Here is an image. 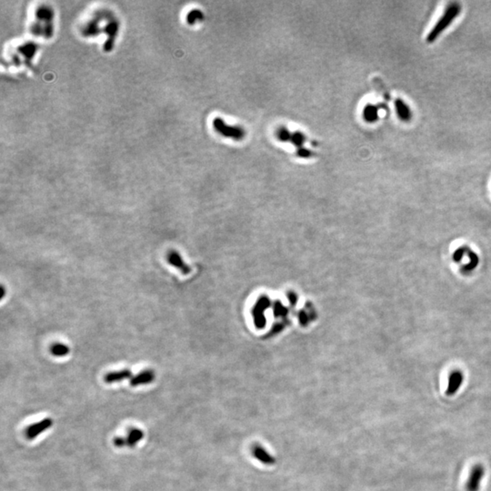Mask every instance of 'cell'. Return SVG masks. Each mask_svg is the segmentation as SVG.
<instances>
[{
    "label": "cell",
    "mask_w": 491,
    "mask_h": 491,
    "mask_svg": "<svg viewBox=\"0 0 491 491\" xmlns=\"http://www.w3.org/2000/svg\"><path fill=\"white\" fill-rule=\"evenodd\" d=\"M144 437V432L137 428H131L128 430L127 436L125 437L126 446L134 447L138 442L141 441Z\"/></svg>",
    "instance_id": "cell-9"
},
{
    "label": "cell",
    "mask_w": 491,
    "mask_h": 491,
    "mask_svg": "<svg viewBox=\"0 0 491 491\" xmlns=\"http://www.w3.org/2000/svg\"><path fill=\"white\" fill-rule=\"evenodd\" d=\"M463 381V376L459 371H455L450 374L448 379V387H447V395H453L461 386Z\"/></svg>",
    "instance_id": "cell-8"
},
{
    "label": "cell",
    "mask_w": 491,
    "mask_h": 491,
    "mask_svg": "<svg viewBox=\"0 0 491 491\" xmlns=\"http://www.w3.org/2000/svg\"><path fill=\"white\" fill-rule=\"evenodd\" d=\"M113 442H114V445L116 447H124V446H126L125 438V437H123V436H117V437H115Z\"/></svg>",
    "instance_id": "cell-12"
},
{
    "label": "cell",
    "mask_w": 491,
    "mask_h": 491,
    "mask_svg": "<svg viewBox=\"0 0 491 491\" xmlns=\"http://www.w3.org/2000/svg\"><path fill=\"white\" fill-rule=\"evenodd\" d=\"M53 425V420L51 419H44V420L38 421L35 424H32L29 427H27L25 431V435L27 436V439H35L38 437L40 434H42L45 431L48 430L49 428H51Z\"/></svg>",
    "instance_id": "cell-2"
},
{
    "label": "cell",
    "mask_w": 491,
    "mask_h": 491,
    "mask_svg": "<svg viewBox=\"0 0 491 491\" xmlns=\"http://www.w3.org/2000/svg\"><path fill=\"white\" fill-rule=\"evenodd\" d=\"M132 377V372L129 369H121V370L114 371L108 373L106 376H104V381L107 384H112L116 382H120L125 380L127 378Z\"/></svg>",
    "instance_id": "cell-7"
},
{
    "label": "cell",
    "mask_w": 491,
    "mask_h": 491,
    "mask_svg": "<svg viewBox=\"0 0 491 491\" xmlns=\"http://www.w3.org/2000/svg\"><path fill=\"white\" fill-rule=\"evenodd\" d=\"M461 11V6L458 3H452L447 6V9L443 16L439 18L436 25L432 28L430 33L427 37V42L432 43L436 38L440 36L443 31H445L449 27L452 22L458 17Z\"/></svg>",
    "instance_id": "cell-1"
},
{
    "label": "cell",
    "mask_w": 491,
    "mask_h": 491,
    "mask_svg": "<svg viewBox=\"0 0 491 491\" xmlns=\"http://www.w3.org/2000/svg\"><path fill=\"white\" fill-rule=\"evenodd\" d=\"M155 372L151 369L143 370L136 376H132L130 378V385L132 387H138L141 385H147L154 381L155 379Z\"/></svg>",
    "instance_id": "cell-5"
},
{
    "label": "cell",
    "mask_w": 491,
    "mask_h": 491,
    "mask_svg": "<svg viewBox=\"0 0 491 491\" xmlns=\"http://www.w3.org/2000/svg\"><path fill=\"white\" fill-rule=\"evenodd\" d=\"M251 453L252 456L256 458L257 461L260 463L270 466L276 462V459L269 452H267V449L264 447H262L258 444L253 445L251 447Z\"/></svg>",
    "instance_id": "cell-4"
},
{
    "label": "cell",
    "mask_w": 491,
    "mask_h": 491,
    "mask_svg": "<svg viewBox=\"0 0 491 491\" xmlns=\"http://www.w3.org/2000/svg\"><path fill=\"white\" fill-rule=\"evenodd\" d=\"M69 351H70L69 348L64 344L55 343L50 347L51 354L58 358L65 357L66 355L69 354Z\"/></svg>",
    "instance_id": "cell-11"
},
{
    "label": "cell",
    "mask_w": 491,
    "mask_h": 491,
    "mask_svg": "<svg viewBox=\"0 0 491 491\" xmlns=\"http://www.w3.org/2000/svg\"><path fill=\"white\" fill-rule=\"evenodd\" d=\"M168 261L170 265L173 267L179 268L183 274H188L190 273L191 268L185 265V262L183 261L182 257L180 254L175 250H170L168 253Z\"/></svg>",
    "instance_id": "cell-6"
},
{
    "label": "cell",
    "mask_w": 491,
    "mask_h": 491,
    "mask_svg": "<svg viewBox=\"0 0 491 491\" xmlns=\"http://www.w3.org/2000/svg\"><path fill=\"white\" fill-rule=\"evenodd\" d=\"M395 106L397 109L398 117L401 120H404V121H408L411 119V111L409 109V106L405 103L403 100L397 99L395 102Z\"/></svg>",
    "instance_id": "cell-10"
},
{
    "label": "cell",
    "mask_w": 491,
    "mask_h": 491,
    "mask_svg": "<svg viewBox=\"0 0 491 491\" xmlns=\"http://www.w3.org/2000/svg\"><path fill=\"white\" fill-rule=\"evenodd\" d=\"M484 469L481 465H476L471 470L467 483L468 491H479L482 479L484 477Z\"/></svg>",
    "instance_id": "cell-3"
}]
</instances>
